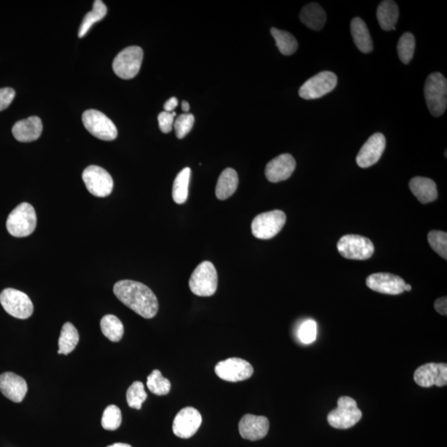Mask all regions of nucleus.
Returning a JSON list of instances; mask_svg holds the SVG:
<instances>
[{"label": "nucleus", "mask_w": 447, "mask_h": 447, "mask_svg": "<svg viewBox=\"0 0 447 447\" xmlns=\"http://www.w3.org/2000/svg\"><path fill=\"white\" fill-rule=\"evenodd\" d=\"M114 293L123 304L145 319L154 318L158 311L157 297L149 287L132 280H121L114 286Z\"/></svg>", "instance_id": "1"}, {"label": "nucleus", "mask_w": 447, "mask_h": 447, "mask_svg": "<svg viewBox=\"0 0 447 447\" xmlns=\"http://www.w3.org/2000/svg\"><path fill=\"white\" fill-rule=\"evenodd\" d=\"M426 105L434 117L442 116L447 106V81L442 74L434 72L428 76L424 86Z\"/></svg>", "instance_id": "2"}, {"label": "nucleus", "mask_w": 447, "mask_h": 447, "mask_svg": "<svg viewBox=\"0 0 447 447\" xmlns=\"http://www.w3.org/2000/svg\"><path fill=\"white\" fill-rule=\"evenodd\" d=\"M189 287L196 296H213L218 288V274L214 264L209 261L200 262L191 274Z\"/></svg>", "instance_id": "3"}, {"label": "nucleus", "mask_w": 447, "mask_h": 447, "mask_svg": "<svg viewBox=\"0 0 447 447\" xmlns=\"http://www.w3.org/2000/svg\"><path fill=\"white\" fill-rule=\"evenodd\" d=\"M37 227V215L34 207L23 202L8 217L6 227L11 236L18 238L30 236Z\"/></svg>", "instance_id": "4"}, {"label": "nucleus", "mask_w": 447, "mask_h": 447, "mask_svg": "<svg viewBox=\"0 0 447 447\" xmlns=\"http://www.w3.org/2000/svg\"><path fill=\"white\" fill-rule=\"evenodd\" d=\"M362 415L355 399L351 397L342 396L337 401V408L331 410L328 414L327 422L332 428L346 430L358 424Z\"/></svg>", "instance_id": "5"}, {"label": "nucleus", "mask_w": 447, "mask_h": 447, "mask_svg": "<svg viewBox=\"0 0 447 447\" xmlns=\"http://www.w3.org/2000/svg\"><path fill=\"white\" fill-rule=\"evenodd\" d=\"M286 220L285 213L280 210L262 213L253 220V236L260 240L272 239L284 228Z\"/></svg>", "instance_id": "6"}, {"label": "nucleus", "mask_w": 447, "mask_h": 447, "mask_svg": "<svg viewBox=\"0 0 447 447\" xmlns=\"http://www.w3.org/2000/svg\"><path fill=\"white\" fill-rule=\"evenodd\" d=\"M82 122L89 133L101 141H112L118 136V130L113 121L96 110H86L82 116Z\"/></svg>", "instance_id": "7"}, {"label": "nucleus", "mask_w": 447, "mask_h": 447, "mask_svg": "<svg viewBox=\"0 0 447 447\" xmlns=\"http://www.w3.org/2000/svg\"><path fill=\"white\" fill-rule=\"evenodd\" d=\"M337 249L340 256L348 260H366L374 254L375 246L366 237L346 235L340 238Z\"/></svg>", "instance_id": "8"}, {"label": "nucleus", "mask_w": 447, "mask_h": 447, "mask_svg": "<svg viewBox=\"0 0 447 447\" xmlns=\"http://www.w3.org/2000/svg\"><path fill=\"white\" fill-rule=\"evenodd\" d=\"M0 303L12 317L28 319L34 313V304L26 293L17 289H6L0 294Z\"/></svg>", "instance_id": "9"}, {"label": "nucleus", "mask_w": 447, "mask_h": 447, "mask_svg": "<svg viewBox=\"0 0 447 447\" xmlns=\"http://www.w3.org/2000/svg\"><path fill=\"white\" fill-rule=\"evenodd\" d=\"M143 52L138 46L129 47L116 56L113 63V70L122 79L129 80L136 76L141 70Z\"/></svg>", "instance_id": "10"}, {"label": "nucleus", "mask_w": 447, "mask_h": 447, "mask_svg": "<svg viewBox=\"0 0 447 447\" xmlns=\"http://www.w3.org/2000/svg\"><path fill=\"white\" fill-rule=\"evenodd\" d=\"M82 179L90 194L97 198H106L112 194L114 188L112 176L99 166L92 165L85 168Z\"/></svg>", "instance_id": "11"}, {"label": "nucleus", "mask_w": 447, "mask_h": 447, "mask_svg": "<svg viewBox=\"0 0 447 447\" xmlns=\"http://www.w3.org/2000/svg\"><path fill=\"white\" fill-rule=\"evenodd\" d=\"M337 85V76L331 72H322L310 78L299 90L302 99H319L331 92Z\"/></svg>", "instance_id": "12"}, {"label": "nucleus", "mask_w": 447, "mask_h": 447, "mask_svg": "<svg viewBox=\"0 0 447 447\" xmlns=\"http://www.w3.org/2000/svg\"><path fill=\"white\" fill-rule=\"evenodd\" d=\"M215 372L220 379L236 383L248 380L253 374V368L240 358H229L216 364Z\"/></svg>", "instance_id": "13"}, {"label": "nucleus", "mask_w": 447, "mask_h": 447, "mask_svg": "<svg viewBox=\"0 0 447 447\" xmlns=\"http://www.w3.org/2000/svg\"><path fill=\"white\" fill-rule=\"evenodd\" d=\"M202 417L198 409L192 407L184 408L176 414L172 430L176 437L188 439L198 433L202 425Z\"/></svg>", "instance_id": "14"}, {"label": "nucleus", "mask_w": 447, "mask_h": 447, "mask_svg": "<svg viewBox=\"0 0 447 447\" xmlns=\"http://www.w3.org/2000/svg\"><path fill=\"white\" fill-rule=\"evenodd\" d=\"M414 380L417 385L430 388L433 385L437 387L447 384V364L445 363H428L418 367L414 373Z\"/></svg>", "instance_id": "15"}, {"label": "nucleus", "mask_w": 447, "mask_h": 447, "mask_svg": "<svg viewBox=\"0 0 447 447\" xmlns=\"http://www.w3.org/2000/svg\"><path fill=\"white\" fill-rule=\"evenodd\" d=\"M386 147V138L381 133L373 134L360 150L356 163L362 168L370 167L378 163Z\"/></svg>", "instance_id": "16"}, {"label": "nucleus", "mask_w": 447, "mask_h": 447, "mask_svg": "<svg viewBox=\"0 0 447 447\" xmlns=\"http://www.w3.org/2000/svg\"><path fill=\"white\" fill-rule=\"evenodd\" d=\"M366 285L377 293L399 295L404 292L406 282L403 278L395 274L378 273L367 278Z\"/></svg>", "instance_id": "17"}, {"label": "nucleus", "mask_w": 447, "mask_h": 447, "mask_svg": "<svg viewBox=\"0 0 447 447\" xmlns=\"http://www.w3.org/2000/svg\"><path fill=\"white\" fill-rule=\"evenodd\" d=\"M296 168V161L292 155L281 154L273 158L265 168V176L270 183H277L289 179Z\"/></svg>", "instance_id": "18"}, {"label": "nucleus", "mask_w": 447, "mask_h": 447, "mask_svg": "<svg viewBox=\"0 0 447 447\" xmlns=\"http://www.w3.org/2000/svg\"><path fill=\"white\" fill-rule=\"evenodd\" d=\"M269 421L264 416H256L246 414L241 418L239 430L242 438L252 441L261 440L268 434Z\"/></svg>", "instance_id": "19"}, {"label": "nucleus", "mask_w": 447, "mask_h": 447, "mask_svg": "<svg viewBox=\"0 0 447 447\" xmlns=\"http://www.w3.org/2000/svg\"><path fill=\"white\" fill-rule=\"evenodd\" d=\"M0 391L8 399L19 404L21 403L27 395L28 384L21 376L6 372L0 375Z\"/></svg>", "instance_id": "20"}, {"label": "nucleus", "mask_w": 447, "mask_h": 447, "mask_svg": "<svg viewBox=\"0 0 447 447\" xmlns=\"http://www.w3.org/2000/svg\"><path fill=\"white\" fill-rule=\"evenodd\" d=\"M43 132V123L38 116H32L26 120L15 123L12 129L16 141L22 143H30L37 141Z\"/></svg>", "instance_id": "21"}, {"label": "nucleus", "mask_w": 447, "mask_h": 447, "mask_svg": "<svg viewBox=\"0 0 447 447\" xmlns=\"http://www.w3.org/2000/svg\"><path fill=\"white\" fill-rule=\"evenodd\" d=\"M409 188L422 204L433 202L438 196L436 183L430 178L416 176L410 180Z\"/></svg>", "instance_id": "22"}, {"label": "nucleus", "mask_w": 447, "mask_h": 447, "mask_svg": "<svg viewBox=\"0 0 447 447\" xmlns=\"http://www.w3.org/2000/svg\"><path fill=\"white\" fill-rule=\"evenodd\" d=\"M300 20L304 25L314 31H321L326 21V14L321 6L311 3L302 8Z\"/></svg>", "instance_id": "23"}, {"label": "nucleus", "mask_w": 447, "mask_h": 447, "mask_svg": "<svg viewBox=\"0 0 447 447\" xmlns=\"http://www.w3.org/2000/svg\"><path fill=\"white\" fill-rule=\"evenodd\" d=\"M351 32L357 48L363 53L373 51V41L366 23L359 17L352 19Z\"/></svg>", "instance_id": "24"}, {"label": "nucleus", "mask_w": 447, "mask_h": 447, "mask_svg": "<svg viewBox=\"0 0 447 447\" xmlns=\"http://www.w3.org/2000/svg\"><path fill=\"white\" fill-rule=\"evenodd\" d=\"M399 16V7L393 0H385L381 2L377 9V19L381 28L384 31L395 30Z\"/></svg>", "instance_id": "25"}, {"label": "nucleus", "mask_w": 447, "mask_h": 447, "mask_svg": "<svg viewBox=\"0 0 447 447\" xmlns=\"http://www.w3.org/2000/svg\"><path fill=\"white\" fill-rule=\"evenodd\" d=\"M239 185V178L233 168H227L220 176L216 187V198L220 200H227L235 194Z\"/></svg>", "instance_id": "26"}, {"label": "nucleus", "mask_w": 447, "mask_h": 447, "mask_svg": "<svg viewBox=\"0 0 447 447\" xmlns=\"http://www.w3.org/2000/svg\"><path fill=\"white\" fill-rule=\"evenodd\" d=\"M80 336L76 328L71 322L65 323L61 328L59 340V355H67L72 353L79 343Z\"/></svg>", "instance_id": "27"}, {"label": "nucleus", "mask_w": 447, "mask_h": 447, "mask_svg": "<svg viewBox=\"0 0 447 447\" xmlns=\"http://www.w3.org/2000/svg\"><path fill=\"white\" fill-rule=\"evenodd\" d=\"M191 172L190 167H185L176 176L172 187V198L176 204H184L187 202Z\"/></svg>", "instance_id": "28"}, {"label": "nucleus", "mask_w": 447, "mask_h": 447, "mask_svg": "<svg viewBox=\"0 0 447 447\" xmlns=\"http://www.w3.org/2000/svg\"><path fill=\"white\" fill-rule=\"evenodd\" d=\"M106 14H107V8H106L103 2L101 1V0H96V1L94 2L92 11L89 12L85 16L83 21L81 24L79 31H78V37L80 39L83 38L91 30L94 24L103 19Z\"/></svg>", "instance_id": "29"}, {"label": "nucleus", "mask_w": 447, "mask_h": 447, "mask_svg": "<svg viewBox=\"0 0 447 447\" xmlns=\"http://www.w3.org/2000/svg\"><path fill=\"white\" fill-rule=\"evenodd\" d=\"M102 333L112 342H118L124 335V326L114 315H106L101 321Z\"/></svg>", "instance_id": "30"}, {"label": "nucleus", "mask_w": 447, "mask_h": 447, "mask_svg": "<svg viewBox=\"0 0 447 447\" xmlns=\"http://www.w3.org/2000/svg\"><path fill=\"white\" fill-rule=\"evenodd\" d=\"M271 34L273 39H276L278 50L280 51L282 54L285 56L293 55L298 50V41L290 32L272 28Z\"/></svg>", "instance_id": "31"}, {"label": "nucleus", "mask_w": 447, "mask_h": 447, "mask_svg": "<svg viewBox=\"0 0 447 447\" xmlns=\"http://www.w3.org/2000/svg\"><path fill=\"white\" fill-rule=\"evenodd\" d=\"M147 386L151 393L158 396L168 395L171 391V382L162 375L158 370H155L147 377Z\"/></svg>", "instance_id": "32"}, {"label": "nucleus", "mask_w": 447, "mask_h": 447, "mask_svg": "<svg viewBox=\"0 0 447 447\" xmlns=\"http://www.w3.org/2000/svg\"><path fill=\"white\" fill-rule=\"evenodd\" d=\"M415 38L411 32H405L402 35L397 46V54H399L402 63H410L413 59L414 52H415Z\"/></svg>", "instance_id": "33"}, {"label": "nucleus", "mask_w": 447, "mask_h": 447, "mask_svg": "<svg viewBox=\"0 0 447 447\" xmlns=\"http://www.w3.org/2000/svg\"><path fill=\"white\" fill-rule=\"evenodd\" d=\"M147 397L145 386L139 381H135L127 391V403H128L131 408L141 409L142 405L145 403Z\"/></svg>", "instance_id": "34"}, {"label": "nucleus", "mask_w": 447, "mask_h": 447, "mask_svg": "<svg viewBox=\"0 0 447 447\" xmlns=\"http://www.w3.org/2000/svg\"><path fill=\"white\" fill-rule=\"evenodd\" d=\"M122 422V413L116 405H110L105 408L102 415L101 425L107 430H116L120 428Z\"/></svg>", "instance_id": "35"}, {"label": "nucleus", "mask_w": 447, "mask_h": 447, "mask_svg": "<svg viewBox=\"0 0 447 447\" xmlns=\"http://www.w3.org/2000/svg\"><path fill=\"white\" fill-rule=\"evenodd\" d=\"M430 247L444 260H447V233L440 231H433L428 233Z\"/></svg>", "instance_id": "36"}, {"label": "nucleus", "mask_w": 447, "mask_h": 447, "mask_svg": "<svg viewBox=\"0 0 447 447\" xmlns=\"http://www.w3.org/2000/svg\"><path fill=\"white\" fill-rule=\"evenodd\" d=\"M195 118L191 114H183L176 118L174 122V128L176 137L180 139L185 138L194 127Z\"/></svg>", "instance_id": "37"}, {"label": "nucleus", "mask_w": 447, "mask_h": 447, "mask_svg": "<svg viewBox=\"0 0 447 447\" xmlns=\"http://www.w3.org/2000/svg\"><path fill=\"white\" fill-rule=\"evenodd\" d=\"M318 326L313 320H309L302 324L298 331L299 340L303 344H311L317 339Z\"/></svg>", "instance_id": "38"}, {"label": "nucleus", "mask_w": 447, "mask_h": 447, "mask_svg": "<svg viewBox=\"0 0 447 447\" xmlns=\"http://www.w3.org/2000/svg\"><path fill=\"white\" fill-rule=\"evenodd\" d=\"M176 116V112H163L158 114V124L159 128L164 134L170 133L174 128V118Z\"/></svg>", "instance_id": "39"}, {"label": "nucleus", "mask_w": 447, "mask_h": 447, "mask_svg": "<svg viewBox=\"0 0 447 447\" xmlns=\"http://www.w3.org/2000/svg\"><path fill=\"white\" fill-rule=\"evenodd\" d=\"M13 88L6 87L0 89V112L6 110L11 105L15 97Z\"/></svg>", "instance_id": "40"}, {"label": "nucleus", "mask_w": 447, "mask_h": 447, "mask_svg": "<svg viewBox=\"0 0 447 447\" xmlns=\"http://www.w3.org/2000/svg\"><path fill=\"white\" fill-rule=\"evenodd\" d=\"M435 310L437 311L438 313L441 315H446L447 314V298L446 297H442L438 298L436 302L434 303Z\"/></svg>", "instance_id": "41"}, {"label": "nucleus", "mask_w": 447, "mask_h": 447, "mask_svg": "<svg viewBox=\"0 0 447 447\" xmlns=\"http://www.w3.org/2000/svg\"><path fill=\"white\" fill-rule=\"evenodd\" d=\"M178 105V98L176 97H171L170 98L169 100L166 101V103L164 104V110H165L166 112H174V109L176 107V106Z\"/></svg>", "instance_id": "42"}, {"label": "nucleus", "mask_w": 447, "mask_h": 447, "mask_svg": "<svg viewBox=\"0 0 447 447\" xmlns=\"http://www.w3.org/2000/svg\"><path fill=\"white\" fill-rule=\"evenodd\" d=\"M182 109L184 112V114H187V112H189L190 110L189 103H188L187 101H183L182 103Z\"/></svg>", "instance_id": "43"}, {"label": "nucleus", "mask_w": 447, "mask_h": 447, "mask_svg": "<svg viewBox=\"0 0 447 447\" xmlns=\"http://www.w3.org/2000/svg\"><path fill=\"white\" fill-rule=\"evenodd\" d=\"M107 447H132L129 444H126V443H114V444L112 446H109Z\"/></svg>", "instance_id": "44"}, {"label": "nucleus", "mask_w": 447, "mask_h": 447, "mask_svg": "<svg viewBox=\"0 0 447 447\" xmlns=\"http://www.w3.org/2000/svg\"><path fill=\"white\" fill-rule=\"evenodd\" d=\"M404 289H405V291H408V292H409V291L412 290V286L406 284Z\"/></svg>", "instance_id": "45"}]
</instances>
